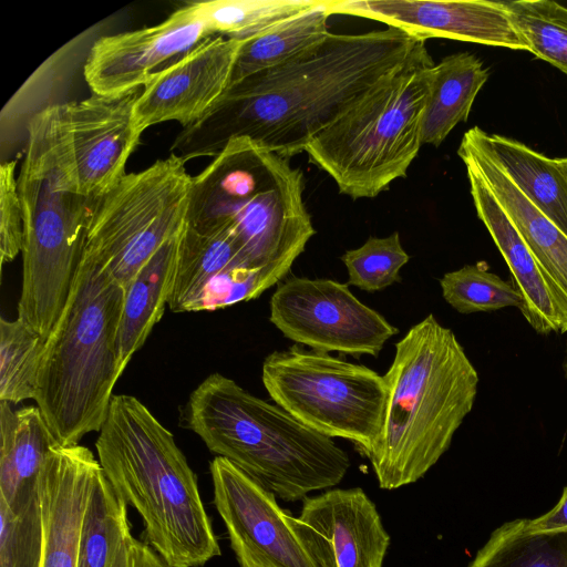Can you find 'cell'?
<instances>
[{
    "label": "cell",
    "instance_id": "4",
    "mask_svg": "<svg viewBox=\"0 0 567 567\" xmlns=\"http://www.w3.org/2000/svg\"><path fill=\"white\" fill-rule=\"evenodd\" d=\"M18 188L23 212L18 318L48 338L69 299L99 200L79 190L62 104L44 107L29 122Z\"/></svg>",
    "mask_w": 567,
    "mask_h": 567
},
{
    "label": "cell",
    "instance_id": "22",
    "mask_svg": "<svg viewBox=\"0 0 567 567\" xmlns=\"http://www.w3.org/2000/svg\"><path fill=\"white\" fill-rule=\"evenodd\" d=\"M517 188L567 236V176L550 158L516 140L468 130Z\"/></svg>",
    "mask_w": 567,
    "mask_h": 567
},
{
    "label": "cell",
    "instance_id": "9",
    "mask_svg": "<svg viewBox=\"0 0 567 567\" xmlns=\"http://www.w3.org/2000/svg\"><path fill=\"white\" fill-rule=\"evenodd\" d=\"M261 380L272 401L309 429L355 443L368 456L382 431L384 377L370 368L298 344L274 351Z\"/></svg>",
    "mask_w": 567,
    "mask_h": 567
},
{
    "label": "cell",
    "instance_id": "25",
    "mask_svg": "<svg viewBox=\"0 0 567 567\" xmlns=\"http://www.w3.org/2000/svg\"><path fill=\"white\" fill-rule=\"evenodd\" d=\"M236 267L252 269L240 243L229 229L198 231L186 223L179 241L173 288L168 300L169 309L174 312H189L214 278Z\"/></svg>",
    "mask_w": 567,
    "mask_h": 567
},
{
    "label": "cell",
    "instance_id": "18",
    "mask_svg": "<svg viewBox=\"0 0 567 567\" xmlns=\"http://www.w3.org/2000/svg\"><path fill=\"white\" fill-rule=\"evenodd\" d=\"M100 468L92 451L80 444L56 445L49 452L39 477L41 567H78L84 512Z\"/></svg>",
    "mask_w": 567,
    "mask_h": 567
},
{
    "label": "cell",
    "instance_id": "8",
    "mask_svg": "<svg viewBox=\"0 0 567 567\" xmlns=\"http://www.w3.org/2000/svg\"><path fill=\"white\" fill-rule=\"evenodd\" d=\"M434 65L421 43L311 138L305 152L341 194L373 198L406 176L422 146V117Z\"/></svg>",
    "mask_w": 567,
    "mask_h": 567
},
{
    "label": "cell",
    "instance_id": "32",
    "mask_svg": "<svg viewBox=\"0 0 567 567\" xmlns=\"http://www.w3.org/2000/svg\"><path fill=\"white\" fill-rule=\"evenodd\" d=\"M445 301L463 315L523 306V298L512 281L488 271L484 261L446 272L440 279Z\"/></svg>",
    "mask_w": 567,
    "mask_h": 567
},
{
    "label": "cell",
    "instance_id": "20",
    "mask_svg": "<svg viewBox=\"0 0 567 567\" xmlns=\"http://www.w3.org/2000/svg\"><path fill=\"white\" fill-rule=\"evenodd\" d=\"M463 163L477 216L501 251L512 282L522 295L520 312L536 332H560L558 308L535 256L478 169L470 162Z\"/></svg>",
    "mask_w": 567,
    "mask_h": 567
},
{
    "label": "cell",
    "instance_id": "5",
    "mask_svg": "<svg viewBox=\"0 0 567 567\" xmlns=\"http://www.w3.org/2000/svg\"><path fill=\"white\" fill-rule=\"evenodd\" d=\"M183 422L212 453L287 502L338 485L351 465L332 439L219 373L189 394Z\"/></svg>",
    "mask_w": 567,
    "mask_h": 567
},
{
    "label": "cell",
    "instance_id": "14",
    "mask_svg": "<svg viewBox=\"0 0 567 567\" xmlns=\"http://www.w3.org/2000/svg\"><path fill=\"white\" fill-rule=\"evenodd\" d=\"M327 12L379 21L424 41L444 38L529 51L503 1L327 0Z\"/></svg>",
    "mask_w": 567,
    "mask_h": 567
},
{
    "label": "cell",
    "instance_id": "24",
    "mask_svg": "<svg viewBox=\"0 0 567 567\" xmlns=\"http://www.w3.org/2000/svg\"><path fill=\"white\" fill-rule=\"evenodd\" d=\"M487 79V69L470 52L446 55L432 66L422 117V145L440 146L458 123L467 121Z\"/></svg>",
    "mask_w": 567,
    "mask_h": 567
},
{
    "label": "cell",
    "instance_id": "31",
    "mask_svg": "<svg viewBox=\"0 0 567 567\" xmlns=\"http://www.w3.org/2000/svg\"><path fill=\"white\" fill-rule=\"evenodd\" d=\"M503 2L529 52L567 74V8L551 0Z\"/></svg>",
    "mask_w": 567,
    "mask_h": 567
},
{
    "label": "cell",
    "instance_id": "12",
    "mask_svg": "<svg viewBox=\"0 0 567 567\" xmlns=\"http://www.w3.org/2000/svg\"><path fill=\"white\" fill-rule=\"evenodd\" d=\"M209 470L214 504L239 567H315L272 492L221 456Z\"/></svg>",
    "mask_w": 567,
    "mask_h": 567
},
{
    "label": "cell",
    "instance_id": "28",
    "mask_svg": "<svg viewBox=\"0 0 567 567\" xmlns=\"http://www.w3.org/2000/svg\"><path fill=\"white\" fill-rule=\"evenodd\" d=\"M321 0H212L196 2L215 35L246 42Z\"/></svg>",
    "mask_w": 567,
    "mask_h": 567
},
{
    "label": "cell",
    "instance_id": "36",
    "mask_svg": "<svg viewBox=\"0 0 567 567\" xmlns=\"http://www.w3.org/2000/svg\"><path fill=\"white\" fill-rule=\"evenodd\" d=\"M106 567H171L148 544L136 539L131 528L113 543Z\"/></svg>",
    "mask_w": 567,
    "mask_h": 567
},
{
    "label": "cell",
    "instance_id": "35",
    "mask_svg": "<svg viewBox=\"0 0 567 567\" xmlns=\"http://www.w3.org/2000/svg\"><path fill=\"white\" fill-rule=\"evenodd\" d=\"M17 161L2 162L0 167V259L12 261L23 246V212L16 176Z\"/></svg>",
    "mask_w": 567,
    "mask_h": 567
},
{
    "label": "cell",
    "instance_id": "23",
    "mask_svg": "<svg viewBox=\"0 0 567 567\" xmlns=\"http://www.w3.org/2000/svg\"><path fill=\"white\" fill-rule=\"evenodd\" d=\"M183 229L163 244L125 287L117 338L123 370L145 343L168 305Z\"/></svg>",
    "mask_w": 567,
    "mask_h": 567
},
{
    "label": "cell",
    "instance_id": "21",
    "mask_svg": "<svg viewBox=\"0 0 567 567\" xmlns=\"http://www.w3.org/2000/svg\"><path fill=\"white\" fill-rule=\"evenodd\" d=\"M59 445L40 409L0 401V502L13 506L39 492L49 452Z\"/></svg>",
    "mask_w": 567,
    "mask_h": 567
},
{
    "label": "cell",
    "instance_id": "27",
    "mask_svg": "<svg viewBox=\"0 0 567 567\" xmlns=\"http://www.w3.org/2000/svg\"><path fill=\"white\" fill-rule=\"evenodd\" d=\"M467 567H567V528L533 530L527 518L506 522Z\"/></svg>",
    "mask_w": 567,
    "mask_h": 567
},
{
    "label": "cell",
    "instance_id": "26",
    "mask_svg": "<svg viewBox=\"0 0 567 567\" xmlns=\"http://www.w3.org/2000/svg\"><path fill=\"white\" fill-rule=\"evenodd\" d=\"M329 17L327 0H321L318 6L243 42L230 85L257 72L286 63L322 43L331 33L328 28Z\"/></svg>",
    "mask_w": 567,
    "mask_h": 567
},
{
    "label": "cell",
    "instance_id": "10",
    "mask_svg": "<svg viewBox=\"0 0 567 567\" xmlns=\"http://www.w3.org/2000/svg\"><path fill=\"white\" fill-rule=\"evenodd\" d=\"M177 155L125 174L96 203L83 254L122 287L186 225L193 177Z\"/></svg>",
    "mask_w": 567,
    "mask_h": 567
},
{
    "label": "cell",
    "instance_id": "37",
    "mask_svg": "<svg viewBox=\"0 0 567 567\" xmlns=\"http://www.w3.org/2000/svg\"><path fill=\"white\" fill-rule=\"evenodd\" d=\"M533 530H556L567 528V486L553 509L534 519H527Z\"/></svg>",
    "mask_w": 567,
    "mask_h": 567
},
{
    "label": "cell",
    "instance_id": "39",
    "mask_svg": "<svg viewBox=\"0 0 567 567\" xmlns=\"http://www.w3.org/2000/svg\"><path fill=\"white\" fill-rule=\"evenodd\" d=\"M566 372H567V361H566Z\"/></svg>",
    "mask_w": 567,
    "mask_h": 567
},
{
    "label": "cell",
    "instance_id": "6",
    "mask_svg": "<svg viewBox=\"0 0 567 567\" xmlns=\"http://www.w3.org/2000/svg\"><path fill=\"white\" fill-rule=\"evenodd\" d=\"M300 168L248 137L228 142L193 177L186 223L198 231L229 229L249 266L281 278L316 234Z\"/></svg>",
    "mask_w": 567,
    "mask_h": 567
},
{
    "label": "cell",
    "instance_id": "3",
    "mask_svg": "<svg viewBox=\"0 0 567 567\" xmlns=\"http://www.w3.org/2000/svg\"><path fill=\"white\" fill-rule=\"evenodd\" d=\"M388 401L368 455L381 488L414 483L447 451L471 412L478 374L454 332L433 315L395 343L385 373Z\"/></svg>",
    "mask_w": 567,
    "mask_h": 567
},
{
    "label": "cell",
    "instance_id": "7",
    "mask_svg": "<svg viewBox=\"0 0 567 567\" xmlns=\"http://www.w3.org/2000/svg\"><path fill=\"white\" fill-rule=\"evenodd\" d=\"M125 289L82 255L65 307L47 338L34 396L61 446L100 432L124 370L118 328Z\"/></svg>",
    "mask_w": 567,
    "mask_h": 567
},
{
    "label": "cell",
    "instance_id": "15",
    "mask_svg": "<svg viewBox=\"0 0 567 567\" xmlns=\"http://www.w3.org/2000/svg\"><path fill=\"white\" fill-rule=\"evenodd\" d=\"M141 92L92 94L62 104L64 134L82 195L97 200L126 174L142 135L134 117Z\"/></svg>",
    "mask_w": 567,
    "mask_h": 567
},
{
    "label": "cell",
    "instance_id": "38",
    "mask_svg": "<svg viewBox=\"0 0 567 567\" xmlns=\"http://www.w3.org/2000/svg\"><path fill=\"white\" fill-rule=\"evenodd\" d=\"M557 162L563 172L565 173V175L567 176V157L557 158Z\"/></svg>",
    "mask_w": 567,
    "mask_h": 567
},
{
    "label": "cell",
    "instance_id": "33",
    "mask_svg": "<svg viewBox=\"0 0 567 567\" xmlns=\"http://www.w3.org/2000/svg\"><path fill=\"white\" fill-rule=\"evenodd\" d=\"M42 543L39 492L11 507L0 502V567H41Z\"/></svg>",
    "mask_w": 567,
    "mask_h": 567
},
{
    "label": "cell",
    "instance_id": "1",
    "mask_svg": "<svg viewBox=\"0 0 567 567\" xmlns=\"http://www.w3.org/2000/svg\"><path fill=\"white\" fill-rule=\"evenodd\" d=\"M423 42L393 27L330 33L297 58L231 84L206 115L182 130L172 153L185 162L215 157L230 140L248 137L290 159Z\"/></svg>",
    "mask_w": 567,
    "mask_h": 567
},
{
    "label": "cell",
    "instance_id": "2",
    "mask_svg": "<svg viewBox=\"0 0 567 567\" xmlns=\"http://www.w3.org/2000/svg\"><path fill=\"white\" fill-rule=\"evenodd\" d=\"M95 447L105 477L142 517L146 544L171 567H200L221 554L196 474L138 399L113 396Z\"/></svg>",
    "mask_w": 567,
    "mask_h": 567
},
{
    "label": "cell",
    "instance_id": "30",
    "mask_svg": "<svg viewBox=\"0 0 567 567\" xmlns=\"http://www.w3.org/2000/svg\"><path fill=\"white\" fill-rule=\"evenodd\" d=\"M130 528L127 504L100 468L84 512L78 567H106L113 543Z\"/></svg>",
    "mask_w": 567,
    "mask_h": 567
},
{
    "label": "cell",
    "instance_id": "11",
    "mask_svg": "<svg viewBox=\"0 0 567 567\" xmlns=\"http://www.w3.org/2000/svg\"><path fill=\"white\" fill-rule=\"evenodd\" d=\"M271 323L288 339L311 350L378 357L399 330L362 303L348 284L289 277L270 299Z\"/></svg>",
    "mask_w": 567,
    "mask_h": 567
},
{
    "label": "cell",
    "instance_id": "16",
    "mask_svg": "<svg viewBox=\"0 0 567 567\" xmlns=\"http://www.w3.org/2000/svg\"><path fill=\"white\" fill-rule=\"evenodd\" d=\"M291 526L315 567H382L390 544L374 503L359 487L306 497Z\"/></svg>",
    "mask_w": 567,
    "mask_h": 567
},
{
    "label": "cell",
    "instance_id": "17",
    "mask_svg": "<svg viewBox=\"0 0 567 567\" xmlns=\"http://www.w3.org/2000/svg\"><path fill=\"white\" fill-rule=\"evenodd\" d=\"M241 44L221 35L212 37L154 74L135 103L137 130L143 133L167 121L187 127L199 121L229 87Z\"/></svg>",
    "mask_w": 567,
    "mask_h": 567
},
{
    "label": "cell",
    "instance_id": "34",
    "mask_svg": "<svg viewBox=\"0 0 567 567\" xmlns=\"http://www.w3.org/2000/svg\"><path fill=\"white\" fill-rule=\"evenodd\" d=\"M341 260L348 270V285L374 292L400 282V270L410 260L398 231L388 237H369L359 248L346 251Z\"/></svg>",
    "mask_w": 567,
    "mask_h": 567
},
{
    "label": "cell",
    "instance_id": "29",
    "mask_svg": "<svg viewBox=\"0 0 567 567\" xmlns=\"http://www.w3.org/2000/svg\"><path fill=\"white\" fill-rule=\"evenodd\" d=\"M47 338L22 320L0 319V401L34 399Z\"/></svg>",
    "mask_w": 567,
    "mask_h": 567
},
{
    "label": "cell",
    "instance_id": "13",
    "mask_svg": "<svg viewBox=\"0 0 567 567\" xmlns=\"http://www.w3.org/2000/svg\"><path fill=\"white\" fill-rule=\"evenodd\" d=\"M212 37L192 2L158 24L99 38L86 58L84 79L97 95L137 90Z\"/></svg>",
    "mask_w": 567,
    "mask_h": 567
},
{
    "label": "cell",
    "instance_id": "19",
    "mask_svg": "<svg viewBox=\"0 0 567 567\" xmlns=\"http://www.w3.org/2000/svg\"><path fill=\"white\" fill-rule=\"evenodd\" d=\"M457 155L478 169L528 245L558 308L560 332H567V236L517 188L468 131Z\"/></svg>",
    "mask_w": 567,
    "mask_h": 567
}]
</instances>
